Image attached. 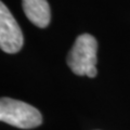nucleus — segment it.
Returning <instances> with one entry per match:
<instances>
[{
	"instance_id": "f257e3e1",
	"label": "nucleus",
	"mask_w": 130,
	"mask_h": 130,
	"mask_svg": "<svg viewBox=\"0 0 130 130\" xmlns=\"http://www.w3.org/2000/svg\"><path fill=\"white\" fill-rule=\"evenodd\" d=\"M96 52V39L90 34L79 35L67 55L66 63L75 75L94 78L98 74Z\"/></svg>"
},
{
	"instance_id": "f03ea898",
	"label": "nucleus",
	"mask_w": 130,
	"mask_h": 130,
	"mask_svg": "<svg viewBox=\"0 0 130 130\" xmlns=\"http://www.w3.org/2000/svg\"><path fill=\"white\" fill-rule=\"evenodd\" d=\"M0 120L20 129H32L42 124V115L36 107L23 101L1 98Z\"/></svg>"
},
{
	"instance_id": "7ed1b4c3",
	"label": "nucleus",
	"mask_w": 130,
	"mask_h": 130,
	"mask_svg": "<svg viewBox=\"0 0 130 130\" xmlns=\"http://www.w3.org/2000/svg\"><path fill=\"white\" fill-rule=\"evenodd\" d=\"M24 43L18 22L3 2L0 3V47L6 53H18Z\"/></svg>"
},
{
	"instance_id": "20e7f679",
	"label": "nucleus",
	"mask_w": 130,
	"mask_h": 130,
	"mask_svg": "<svg viewBox=\"0 0 130 130\" xmlns=\"http://www.w3.org/2000/svg\"><path fill=\"white\" fill-rule=\"evenodd\" d=\"M22 7L27 19L37 27L44 28L50 24L51 11L47 0H22Z\"/></svg>"
}]
</instances>
